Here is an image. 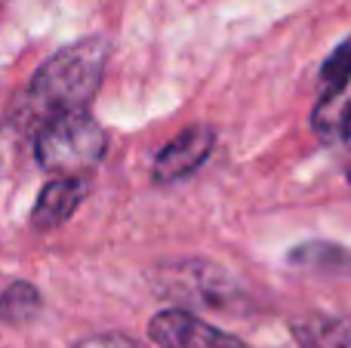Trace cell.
I'll return each mask as SVG.
<instances>
[{"label": "cell", "mask_w": 351, "mask_h": 348, "mask_svg": "<svg viewBox=\"0 0 351 348\" xmlns=\"http://www.w3.org/2000/svg\"><path fill=\"white\" fill-rule=\"evenodd\" d=\"M111 43L102 37H86L71 47L49 55L37 74L31 77L28 90L16 99L10 111L12 129H43L53 117L68 114V111H86V102L99 92L102 74L108 65Z\"/></svg>", "instance_id": "obj_1"}, {"label": "cell", "mask_w": 351, "mask_h": 348, "mask_svg": "<svg viewBox=\"0 0 351 348\" xmlns=\"http://www.w3.org/2000/svg\"><path fill=\"white\" fill-rule=\"evenodd\" d=\"M311 127L324 142H342L351 145V99L346 92L339 96L317 99V108L311 114Z\"/></svg>", "instance_id": "obj_7"}, {"label": "cell", "mask_w": 351, "mask_h": 348, "mask_svg": "<svg viewBox=\"0 0 351 348\" xmlns=\"http://www.w3.org/2000/svg\"><path fill=\"white\" fill-rule=\"evenodd\" d=\"M348 182H351V170H348Z\"/></svg>", "instance_id": "obj_12"}, {"label": "cell", "mask_w": 351, "mask_h": 348, "mask_svg": "<svg viewBox=\"0 0 351 348\" xmlns=\"http://www.w3.org/2000/svg\"><path fill=\"white\" fill-rule=\"evenodd\" d=\"M90 195V179L86 176H59L49 185H43L40 195L31 210V225L37 232H53V228L65 225L74 213L80 210V203Z\"/></svg>", "instance_id": "obj_6"}, {"label": "cell", "mask_w": 351, "mask_h": 348, "mask_svg": "<svg viewBox=\"0 0 351 348\" xmlns=\"http://www.w3.org/2000/svg\"><path fill=\"white\" fill-rule=\"evenodd\" d=\"M108 136L102 123L86 111H68L37 129L34 154L37 164L62 176H84L105 158Z\"/></svg>", "instance_id": "obj_2"}, {"label": "cell", "mask_w": 351, "mask_h": 348, "mask_svg": "<svg viewBox=\"0 0 351 348\" xmlns=\"http://www.w3.org/2000/svg\"><path fill=\"white\" fill-rule=\"evenodd\" d=\"M74 348H139L130 336H121V333H99V336L80 339Z\"/></svg>", "instance_id": "obj_11"}, {"label": "cell", "mask_w": 351, "mask_h": 348, "mask_svg": "<svg viewBox=\"0 0 351 348\" xmlns=\"http://www.w3.org/2000/svg\"><path fill=\"white\" fill-rule=\"evenodd\" d=\"M305 348H351V318H311L296 327Z\"/></svg>", "instance_id": "obj_8"}, {"label": "cell", "mask_w": 351, "mask_h": 348, "mask_svg": "<svg viewBox=\"0 0 351 348\" xmlns=\"http://www.w3.org/2000/svg\"><path fill=\"white\" fill-rule=\"evenodd\" d=\"M40 312V293L37 287L19 281L10 284V287L0 293V321L6 324H22V321H31Z\"/></svg>", "instance_id": "obj_9"}, {"label": "cell", "mask_w": 351, "mask_h": 348, "mask_svg": "<svg viewBox=\"0 0 351 348\" xmlns=\"http://www.w3.org/2000/svg\"><path fill=\"white\" fill-rule=\"evenodd\" d=\"M216 148V129L197 123V127L182 129L176 139H170L154 158V179L158 182H182L188 179Z\"/></svg>", "instance_id": "obj_4"}, {"label": "cell", "mask_w": 351, "mask_h": 348, "mask_svg": "<svg viewBox=\"0 0 351 348\" xmlns=\"http://www.w3.org/2000/svg\"><path fill=\"white\" fill-rule=\"evenodd\" d=\"M164 293L179 302H197V306H222L228 299V277L222 269L204 262H182L160 271Z\"/></svg>", "instance_id": "obj_5"}, {"label": "cell", "mask_w": 351, "mask_h": 348, "mask_svg": "<svg viewBox=\"0 0 351 348\" xmlns=\"http://www.w3.org/2000/svg\"><path fill=\"white\" fill-rule=\"evenodd\" d=\"M351 84V37L339 43V47L330 53V59L321 68V99L327 96H339L346 92Z\"/></svg>", "instance_id": "obj_10"}, {"label": "cell", "mask_w": 351, "mask_h": 348, "mask_svg": "<svg viewBox=\"0 0 351 348\" xmlns=\"http://www.w3.org/2000/svg\"><path fill=\"white\" fill-rule=\"evenodd\" d=\"M148 336L160 348H247L241 339L228 336L225 330L182 308H167L154 314V321L148 324Z\"/></svg>", "instance_id": "obj_3"}]
</instances>
